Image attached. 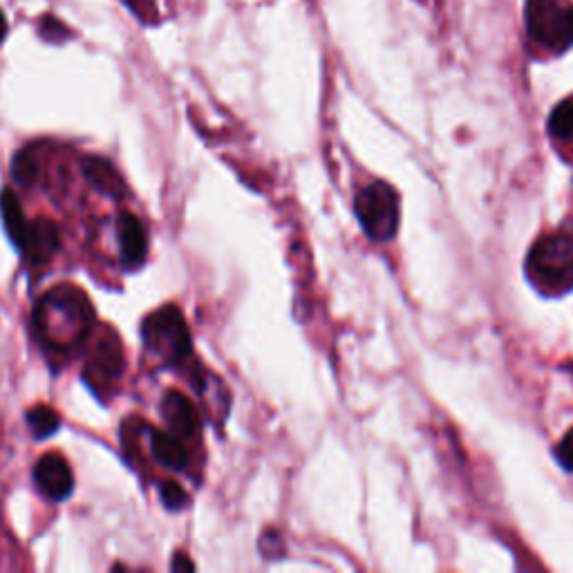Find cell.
Returning <instances> with one entry per match:
<instances>
[{"label":"cell","instance_id":"6da1fadb","mask_svg":"<svg viewBox=\"0 0 573 573\" xmlns=\"http://www.w3.org/2000/svg\"><path fill=\"white\" fill-rule=\"evenodd\" d=\"M92 325L95 309L88 296L74 285L54 287L34 307L36 332L56 350H68L88 341Z\"/></svg>","mask_w":573,"mask_h":573},{"label":"cell","instance_id":"7a4b0ae2","mask_svg":"<svg viewBox=\"0 0 573 573\" xmlns=\"http://www.w3.org/2000/svg\"><path fill=\"white\" fill-rule=\"evenodd\" d=\"M531 283L549 294L573 289V238L565 233L544 236L533 244L526 258Z\"/></svg>","mask_w":573,"mask_h":573},{"label":"cell","instance_id":"3957f363","mask_svg":"<svg viewBox=\"0 0 573 573\" xmlns=\"http://www.w3.org/2000/svg\"><path fill=\"white\" fill-rule=\"evenodd\" d=\"M142 338L150 354L164 363H182L191 356L193 343L184 314L175 305H166L148 314L142 323Z\"/></svg>","mask_w":573,"mask_h":573},{"label":"cell","instance_id":"277c9868","mask_svg":"<svg viewBox=\"0 0 573 573\" xmlns=\"http://www.w3.org/2000/svg\"><path fill=\"white\" fill-rule=\"evenodd\" d=\"M356 220L365 231V236L388 242L399 231V195L385 182H374L356 195L354 202Z\"/></svg>","mask_w":573,"mask_h":573},{"label":"cell","instance_id":"5b68a950","mask_svg":"<svg viewBox=\"0 0 573 573\" xmlns=\"http://www.w3.org/2000/svg\"><path fill=\"white\" fill-rule=\"evenodd\" d=\"M526 30L544 48L565 50L573 43V7L562 0H526Z\"/></svg>","mask_w":573,"mask_h":573},{"label":"cell","instance_id":"8992f818","mask_svg":"<svg viewBox=\"0 0 573 573\" xmlns=\"http://www.w3.org/2000/svg\"><path fill=\"white\" fill-rule=\"evenodd\" d=\"M34 482L50 502H65L74 491L72 468L59 453H48L36 462Z\"/></svg>","mask_w":573,"mask_h":573},{"label":"cell","instance_id":"52a82bcc","mask_svg":"<svg viewBox=\"0 0 573 573\" xmlns=\"http://www.w3.org/2000/svg\"><path fill=\"white\" fill-rule=\"evenodd\" d=\"M90 365L101 377L119 379L126 368V354L119 336L110 327H99L97 332H90Z\"/></svg>","mask_w":573,"mask_h":573},{"label":"cell","instance_id":"ba28073f","mask_svg":"<svg viewBox=\"0 0 573 573\" xmlns=\"http://www.w3.org/2000/svg\"><path fill=\"white\" fill-rule=\"evenodd\" d=\"M61 247V229L59 224L48 218H39L27 224V233L23 240V247L18 251H23L25 260L34 267L48 265L54 258V253Z\"/></svg>","mask_w":573,"mask_h":573},{"label":"cell","instance_id":"9c48e42d","mask_svg":"<svg viewBox=\"0 0 573 573\" xmlns=\"http://www.w3.org/2000/svg\"><path fill=\"white\" fill-rule=\"evenodd\" d=\"M117 242L121 265L126 269H137L144 265L148 256V233L144 224L133 213H119L117 218Z\"/></svg>","mask_w":573,"mask_h":573},{"label":"cell","instance_id":"30bf717a","mask_svg":"<svg viewBox=\"0 0 573 573\" xmlns=\"http://www.w3.org/2000/svg\"><path fill=\"white\" fill-rule=\"evenodd\" d=\"M162 415L177 437L191 439L200 430V415L193 406V401L186 394L177 390H168L162 399Z\"/></svg>","mask_w":573,"mask_h":573},{"label":"cell","instance_id":"8fae6325","mask_svg":"<svg viewBox=\"0 0 573 573\" xmlns=\"http://www.w3.org/2000/svg\"><path fill=\"white\" fill-rule=\"evenodd\" d=\"M81 171L86 175V180L95 191L112 197V200H124L128 189L124 184V177L112 166L110 159H103L97 155H88L81 159Z\"/></svg>","mask_w":573,"mask_h":573},{"label":"cell","instance_id":"7c38bea8","mask_svg":"<svg viewBox=\"0 0 573 573\" xmlns=\"http://www.w3.org/2000/svg\"><path fill=\"white\" fill-rule=\"evenodd\" d=\"M150 453H153L157 464L171 468V471H184V468L189 466V450L184 448V444L175 432L166 430L150 432Z\"/></svg>","mask_w":573,"mask_h":573},{"label":"cell","instance_id":"4fadbf2b","mask_svg":"<svg viewBox=\"0 0 573 573\" xmlns=\"http://www.w3.org/2000/svg\"><path fill=\"white\" fill-rule=\"evenodd\" d=\"M0 218H3L7 238L12 240L16 249H21L30 220L25 218L23 206L12 189H3V193H0Z\"/></svg>","mask_w":573,"mask_h":573},{"label":"cell","instance_id":"5bb4252c","mask_svg":"<svg viewBox=\"0 0 573 573\" xmlns=\"http://www.w3.org/2000/svg\"><path fill=\"white\" fill-rule=\"evenodd\" d=\"M25 419H27V426H30V430H32L34 439H48V437L56 435L61 424H63L59 412L52 410L50 406H43V403L27 410Z\"/></svg>","mask_w":573,"mask_h":573},{"label":"cell","instance_id":"9a60e30c","mask_svg":"<svg viewBox=\"0 0 573 573\" xmlns=\"http://www.w3.org/2000/svg\"><path fill=\"white\" fill-rule=\"evenodd\" d=\"M41 177V166L39 159H36L32 148L18 150L12 159V180L23 186V189H32V186L39 182Z\"/></svg>","mask_w":573,"mask_h":573},{"label":"cell","instance_id":"2e32d148","mask_svg":"<svg viewBox=\"0 0 573 573\" xmlns=\"http://www.w3.org/2000/svg\"><path fill=\"white\" fill-rule=\"evenodd\" d=\"M549 133L556 139L573 137V101H565L551 112Z\"/></svg>","mask_w":573,"mask_h":573},{"label":"cell","instance_id":"e0dca14e","mask_svg":"<svg viewBox=\"0 0 573 573\" xmlns=\"http://www.w3.org/2000/svg\"><path fill=\"white\" fill-rule=\"evenodd\" d=\"M159 495H162V504L168 511H182L189 504V493L177 482H164L159 488Z\"/></svg>","mask_w":573,"mask_h":573},{"label":"cell","instance_id":"ac0fdd59","mask_svg":"<svg viewBox=\"0 0 573 573\" xmlns=\"http://www.w3.org/2000/svg\"><path fill=\"white\" fill-rule=\"evenodd\" d=\"M39 32L45 41H50V43H63V41H68L72 32L65 27L59 18H54V16H43L41 18V23H39Z\"/></svg>","mask_w":573,"mask_h":573},{"label":"cell","instance_id":"d6986e66","mask_svg":"<svg viewBox=\"0 0 573 573\" xmlns=\"http://www.w3.org/2000/svg\"><path fill=\"white\" fill-rule=\"evenodd\" d=\"M556 459L565 471L573 473V428L560 439V444L556 448Z\"/></svg>","mask_w":573,"mask_h":573},{"label":"cell","instance_id":"ffe728a7","mask_svg":"<svg viewBox=\"0 0 573 573\" xmlns=\"http://www.w3.org/2000/svg\"><path fill=\"white\" fill-rule=\"evenodd\" d=\"M124 3L133 9V12L142 18V21H155L157 18L155 0H124Z\"/></svg>","mask_w":573,"mask_h":573},{"label":"cell","instance_id":"44dd1931","mask_svg":"<svg viewBox=\"0 0 573 573\" xmlns=\"http://www.w3.org/2000/svg\"><path fill=\"white\" fill-rule=\"evenodd\" d=\"M171 569L173 571H180V569H184V571H193L195 569V565L193 562L184 556V553H177V556L173 558V562H171Z\"/></svg>","mask_w":573,"mask_h":573},{"label":"cell","instance_id":"7402d4cb","mask_svg":"<svg viewBox=\"0 0 573 573\" xmlns=\"http://www.w3.org/2000/svg\"><path fill=\"white\" fill-rule=\"evenodd\" d=\"M5 36H7V16H5L3 9H0V45H3Z\"/></svg>","mask_w":573,"mask_h":573}]
</instances>
